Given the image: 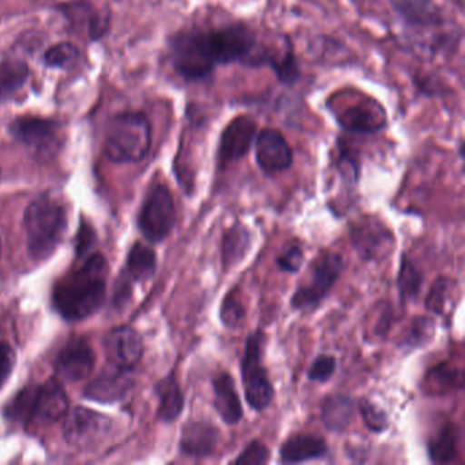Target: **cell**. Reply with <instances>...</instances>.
Returning <instances> with one entry per match:
<instances>
[{
    "mask_svg": "<svg viewBox=\"0 0 465 465\" xmlns=\"http://www.w3.org/2000/svg\"><path fill=\"white\" fill-rule=\"evenodd\" d=\"M402 25L420 29H442L446 25L445 10L437 0H388Z\"/></svg>",
    "mask_w": 465,
    "mask_h": 465,
    "instance_id": "9a60e30c",
    "label": "cell"
},
{
    "mask_svg": "<svg viewBox=\"0 0 465 465\" xmlns=\"http://www.w3.org/2000/svg\"><path fill=\"white\" fill-rule=\"evenodd\" d=\"M351 243L363 261H380L391 254L394 236L377 217L367 216L351 225Z\"/></svg>",
    "mask_w": 465,
    "mask_h": 465,
    "instance_id": "7c38bea8",
    "label": "cell"
},
{
    "mask_svg": "<svg viewBox=\"0 0 465 465\" xmlns=\"http://www.w3.org/2000/svg\"><path fill=\"white\" fill-rule=\"evenodd\" d=\"M80 51L73 43H59L48 48L45 54V64L54 69H67L78 61Z\"/></svg>",
    "mask_w": 465,
    "mask_h": 465,
    "instance_id": "1f68e13d",
    "label": "cell"
},
{
    "mask_svg": "<svg viewBox=\"0 0 465 465\" xmlns=\"http://www.w3.org/2000/svg\"><path fill=\"white\" fill-rule=\"evenodd\" d=\"M94 242V233L92 231L91 225L84 224L81 227L80 233H78L77 252L78 257H83L84 254L91 250L92 243Z\"/></svg>",
    "mask_w": 465,
    "mask_h": 465,
    "instance_id": "f35d334b",
    "label": "cell"
},
{
    "mask_svg": "<svg viewBox=\"0 0 465 465\" xmlns=\"http://www.w3.org/2000/svg\"><path fill=\"white\" fill-rule=\"evenodd\" d=\"M290 37L282 35L280 48L260 42V35L246 21L219 26L194 25L181 29L168 42V59L184 83H205L219 66L241 64L244 69L268 67L273 72Z\"/></svg>",
    "mask_w": 465,
    "mask_h": 465,
    "instance_id": "6da1fadb",
    "label": "cell"
},
{
    "mask_svg": "<svg viewBox=\"0 0 465 465\" xmlns=\"http://www.w3.org/2000/svg\"><path fill=\"white\" fill-rule=\"evenodd\" d=\"M15 355L7 342L0 341V388L7 382L15 369Z\"/></svg>",
    "mask_w": 465,
    "mask_h": 465,
    "instance_id": "74e56055",
    "label": "cell"
},
{
    "mask_svg": "<svg viewBox=\"0 0 465 465\" xmlns=\"http://www.w3.org/2000/svg\"><path fill=\"white\" fill-rule=\"evenodd\" d=\"M268 339L261 329L252 331L244 342L241 361L244 397L252 410L262 412L273 402L274 386L263 364Z\"/></svg>",
    "mask_w": 465,
    "mask_h": 465,
    "instance_id": "8992f818",
    "label": "cell"
},
{
    "mask_svg": "<svg viewBox=\"0 0 465 465\" xmlns=\"http://www.w3.org/2000/svg\"><path fill=\"white\" fill-rule=\"evenodd\" d=\"M435 334V321L429 315H419L411 322L410 329L402 340L401 347L413 351L416 348L426 347Z\"/></svg>",
    "mask_w": 465,
    "mask_h": 465,
    "instance_id": "f546056e",
    "label": "cell"
},
{
    "mask_svg": "<svg viewBox=\"0 0 465 465\" xmlns=\"http://www.w3.org/2000/svg\"><path fill=\"white\" fill-rule=\"evenodd\" d=\"M10 134L42 159L55 156L64 145V126L53 119L20 116L10 124Z\"/></svg>",
    "mask_w": 465,
    "mask_h": 465,
    "instance_id": "ba28073f",
    "label": "cell"
},
{
    "mask_svg": "<svg viewBox=\"0 0 465 465\" xmlns=\"http://www.w3.org/2000/svg\"><path fill=\"white\" fill-rule=\"evenodd\" d=\"M29 67L25 62L10 59L0 64V103L9 102L25 85Z\"/></svg>",
    "mask_w": 465,
    "mask_h": 465,
    "instance_id": "d4e9b609",
    "label": "cell"
},
{
    "mask_svg": "<svg viewBox=\"0 0 465 465\" xmlns=\"http://www.w3.org/2000/svg\"><path fill=\"white\" fill-rule=\"evenodd\" d=\"M431 378H434V381H438V382H440V389L453 388L457 380L456 371L448 369V367H445V369H442V367H437V369L432 371Z\"/></svg>",
    "mask_w": 465,
    "mask_h": 465,
    "instance_id": "ab89813d",
    "label": "cell"
},
{
    "mask_svg": "<svg viewBox=\"0 0 465 465\" xmlns=\"http://www.w3.org/2000/svg\"><path fill=\"white\" fill-rule=\"evenodd\" d=\"M356 410L358 402L350 394H329L321 404V420L328 431L341 434L352 424Z\"/></svg>",
    "mask_w": 465,
    "mask_h": 465,
    "instance_id": "7402d4cb",
    "label": "cell"
},
{
    "mask_svg": "<svg viewBox=\"0 0 465 465\" xmlns=\"http://www.w3.org/2000/svg\"><path fill=\"white\" fill-rule=\"evenodd\" d=\"M254 156L263 173H284L293 164V151L280 130L268 127L258 133L254 141Z\"/></svg>",
    "mask_w": 465,
    "mask_h": 465,
    "instance_id": "5bb4252c",
    "label": "cell"
},
{
    "mask_svg": "<svg viewBox=\"0 0 465 465\" xmlns=\"http://www.w3.org/2000/svg\"><path fill=\"white\" fill-rule=\"evenodd\" d=\"M430 460L435 464L453 462L459 454V434L456 426L445 424L435 437L429 440Z\"/></svg>",
    "mask_w": 465,
    "mask_h": 465,
    "instance_id": "83f0119b",
    "label": "cell"
},
{
    "mask_svg": "<svg viewBox=\"0 0 465 465\" xmlns=\"http://www.w3.org/2000/svg\"><path fill=\"white\" fill-rule=\"evenodd\" d=\"M104 348L111 364L122 369H132L143 358V339L129 326L113 329L105 337Z\"/></svg>",
    "mask_w": 465,
    "mask_h": 465,
    "instance_id": "ac0fdd59",
    "label": "cell"
},
{
    "mask_svg": "<svg viewBox=\"0 0 465 465\" xmlns=\"http://www.w3.org/2000/svg\"><path fill=\"white\" fill-rule=\"evenodd\" d=\"M107 272V260L102 254L89 255L80 268L70 272L54 291L59 314L69 321L85 320L94 314L104 302Z\"/></svg>",
    "mask_w": 465,
    "mask_h": 465,
    "instance_id": "7a4b0ae2",
    "label": "cell"
},
{
    "mask_svg": "<svg viewBox=\"0 0 465 465\" xmlns=\"http://www.w3.org/2000/svg\"><path fill=\"white\" fill-rule=\"evenodd\" d=\"M271 459V450L265 443L254 440L244 446L243 450L233 460L232 464L236 465H262Z\"/></svg>",
    "mask_w": 465,
    "mask_h": 465,
    "instance_id": "836d02e7",
    "label": "cell"
},
{
    "mask_svg": "<svg viewBox=\"0 0 465 465\" xmlns=\"http://www.w3.org/2000/svg\"><path fill=\"white\" fill-rule=\"evenodd\" d=\"M423 274L416 265L415 261L408 254L401 255L399 274H397V288H399L400 301L402 304L413 303L419 298Z\"/></svg>",
    "mask_w": 465,
    "mask_h": 465,
    "instance_id": "484cf974",
    "label": "cell"
},
{
    "mask_svg": "<svg viewBox=\"0 0 465 465\" xmlns=\"http://www.w3.org/2000/svg\"><path fill=\"white\" fill-rule=\"evenodd\" d=\"M66 227V211L61 203L45 195L31 203L24 216V228L32 257H50L61 243Z\"/></svg>",
    "mask_w": 465,
    "mask_h": 465,
    "instance_id": "5b68a950",
    "label": "cell"
},
{
    "mask_svg": "<svg viewBox=\"0 0 465 465\" xmlns=\"http://www.w3.org/2000/svg\"><path fill=\"white\" fill-rule=\"evenodd\" d=\"M246 320V309L241 299L236 296V292H230L223 299L222 307H220V321L223 325L228 329H238L243 325Z\"/></svg>",
    "mask_w": 465,
    "mask_h": 465,
    "instance_id": "4dcf8cb0",
    "label": "cell"
},
{
    "mask_svg": "<svg viewBox=\"0 0 465 465\" xmlns=\"http://www.w3.org/2000/svg\"><path fill=\"white\" fill-rule=\"evenodd\" d=\"M334 121L342 132L350 134H377L388 126V113L374 97L359 96L345 107H333Z\"/></svg>",
    "mask_w": 465,
    "mask_h": 465,
    "instance_id": "30bf717a",
    "label": "cell"
},
{
    "mask_svg": "<svg viewBox=\"0 0 465 465\" xmlns=\"http://www.w3.org/2000/svg\"><path fill=\"white\" fill-rule=\"evenodd\" d=\"M328 453V443L322 437L303 432L288 437L279 450L282 464H301L310 460H320Z\"/></svg>",
    "mask_w": 465,
    "mask_h": 465,
    "instance_id": "44dd1931",
    "label": "cell"
},
{
    "mask_svg": "<svg viewBox=\"0 0 465 465\" xmlns=\"http://www.w3.org/2000/svg\"><path fill=\"white\" fill-rule=\"evenodd\" d=\"M258 134V124L254 118L239 115L233 118L223 130L217 148V167L219 170L232 165L243 159L252 151Z\"/></svg>",
    "mask_w": 465,
    "mask_h": 465,
    "instance_id": "8fae6325",
    "label": "cell"
},
{
    "mask_svg": "<svg viewBox=\"0 0 465 465\" xmlns=\"http://www.w3.org/2000/svg\"><path fill=\"white\" fill-rule=\"evenodd\" d=\"M69 408V399L64 386L55 380L42 385L23 389L7 404V418L25 426L50 424L64 418Z\"/></svg>",
    "mask_w": 465,
    "mask_h": 465,
    "instance_id": "3957f363",
    "label": "cell"
},
{
    "mask_svg": "<svg viewBox=\"0 0 465 465\" xmlns=\"http://www.w3.org/2000/svg\"><path fill=\"white\" fill-rule=\"evenodd\" d=\"M336 364L337 361L334 356H317L310 366L309 371H307V378L312 382H328L336 371Z\"/></svg>",
    "mask_w": 465,
    "mask_h": 465,
    "instance_id": "e575fe53",
    "label": "cell"
},
{
    "mask_svg": "<svg viewBox=\"0 0 465 465\" xmlns=\"http://www.w3.org/2000/svg\"><path fill=\"white\" fill-rule=\"evenodd\" d=\"M222 434L211 421L190 420L182 429L179 450L193 459H209L219 449Z\"/></svg>",
    "mask_w": 465,
    "mask_h": 465,
    "instance_id": "e0dca14e",
    "label": "cell"
},
{
    "mask_svg": "<svg viewBox=\"0 0 465 465\" xmlns=\"http://www.w3.org/2000/svg\"><path fill=\"white\" fill-rule=\"evenodd\" d=\"M456 280L448 276H440L435 280L434 284L427 293L424 306L427 312L445 317L454 306V293H456Z\"/></svg>",
    "mask_w": 465,
    "mask_h": 465,
    "instance_id": "4316f807",
    "label": "cell"
},
{
    "mask_svg": "<svg viewBox=\"0 0 465 465\" xmlns=\"http://www.w3.org/2000/svg\"><path fill=\"white\" fill-rule=\"evenodd\" d=\"M344 260L336 252H321L310 265L306 282L299 285L291 298L293 310H310L331 292L344 271Z\"/></svg>",
    "mask_w": 465,
    "mask_h": 465,
    "instance_id": "52a82bcc",
    "label": "cell"
},
{
    "mask_svg": "<svg viewBox=\"0 0 465 465\" xmlns=\"http://www.w3.org/2000/svg\"><path fill=\"white\" fill-rule=\"evenodd\" d=\"M94 361L96 358L91 344L85 339L75 337L56 356V374L70 382L85 380L94 370Z\"/></svg>",
    "mask_w": 465,
    "mask_h": 465,
    "instance_id": "2e32d148",
    "label": "cell"
},
{
    "mask_svg": "<svg viewBox=\"0 0 465 465\" xmlns=\"http://www.w3.org/2000/svg\"><path fill=\"white\" fill-rule=\"evenodd\" d=\"M152 146V124L143 113H124L111 118L105 130V156L119 164L140 163Z\"/></svg>",
    "mask_w": 465,
    "mask_h": 465,
    "instance_id": "277c9868",
    "label": "cell"
},
{
    "mask_svg": "<svg viewBox=\"0 0 465 465\" xmlns=\"http://www.w3.org/2000/svg\"><path fill=\"white\" fill-rule=\"evenodd\" d=\"M337 167H339L340 173L345 181H350L351 183H356L359 179V173H361V165L356 162V159L350 156L347 151L340 149L339 162H337Z\"/></svg>",
    "mask_w": 465,
    "mask_h": 465,
    "instance_id": "8d00e7d4",
    "label": "cell"
},
{
    "mask_svg": "<svg viewBox=\"0 0 465 465\" xmlns=\"http://www.w3.org/2000/svg\"><path fill=\"white\" fill-rule=\"evenodd\" d=\"M358 411L359 413H361L364 426H366L370 431L375 432V434H381V432L388 429L389 420L385 411L381 410L378 405L370 401L369 399H363L358 402Z\"/></svg>",
    "mask_w": 465,
    "mask_h": 465,
    "instance_id": "d6a6232c",
    "label": "cell"
},
{
    "mask_svg": "<svg viewBox=\"0 0 465 465\" xmlns=\"http://www.w3.org/2000/svg\"><path fill=\"white\" fill-rule=\"evenodd\" d=\"M213 407L222 420L228 426H235L243 418V405L236 391L235 380L228 371L220 372L212 380Z\"/></svg>",
    "mask_w": 465,
    "mask_h": 465,
    "instance_id": "ffe728a7",
    "label": "cell"
},
{
    "mask_svg": "<svg viewBox=\"0 0 465 465\" xmlns=\"http://www.w3.org/2000/svg\"><path fill=\"white\" fill-rule=\"evenodd\" d=\"M64 416V438L75 448L86 449L96 445L110 431V419L88 408H74Z\"/></svg>",
    "mask_w": 465,
    "mask_h": 465,
    "instance_id": "4fadbf2b",
    "label": "cell"
},
{
    "mask_svg": "<svg viewBox=\"0 0 465 465\" xmlns=\"http://www.w3.org/2000/svg\"><path fill=\"white\" fill-rule=\"evenodd\" d=\"M157 397H159V419L165 423H173L184 410L183 391H182L181 383L173 375H168L164 380L157 382L154 386Z\"/></svg>",
    "mask_w": 465,
    "mask_h": 465,
    "instance_id": "cb8c5ba5",
    "label": "cell"
},
{
    "mask_svg": "<svg viewBox=\"0 0 465 465\" xmlns=\"http://www.w3.org/2000/svg\"><path fill=\"white\" fill-rule=\"evenodd\" d=\"M304 252L299 246H291L276 258L277 268L285 273H298L303 265Z\"/></svg>",
    "mask_w": 465,
    "mask_h": 465,
    "instance_id": "d590c367",
    "label": "cell"
},
{
    "mask_svg": "<svg viewBox=\"0 0 465 465\" xmlns=\"http://www.w3.org/2000/svg\"><path fill=\"white\" fill-rule=\"evenodd\" d=\"M176 208L175 201L170 189L165 184H156L152 187L141 209V232L152 243L164 241L175 227Z\"/></svg>",
    "mask_w": 465,
    "mask_h": 465,
    "instance_id": "9c48e42d",
    "label": "cell"
},
{
    "mask_svg": "<svg viewBox=\"0 0 465 465\" xmlns=\"http://www.w3.org/2000/svg\"><path fill=\"white\" fill-rule=\"evenodd\" d=\"M132 388L129 370L111 366L86 386L85 396L97 402H116L124 399Z\"/></svg>",
    "mask_w": 465,
    "mask_h": 465,
    "instance_id": "d6986e66",
    "label": "cell"
},
{
    "mask_svg": "<svg viewBox=\"0 0 465 465\" xmlns=\"http://www.w3.org/2000/svg\"><path fill=\"white\" fill-rule=\"evenodd\" d=\"M156 252L143 243H135L127 257V274L135 282H148L156 273Z\"/></svg>",
    "mask_w": 465,
    "mask_h": 465,
    "instance_id": "f1b7e54d",
    "label": "cell"
},
{
    "mask_svg": "<svg viewBox=\"0 0 465 465\" xmlns=\"http://www.w3.org/2000/svg\"><path fill=\"white\" fill-rule=\"evenodd\" d=\"M252 247V233L246 225L235 223L223 233L222 262L225 272L241 263Z\"/></svg>",
    "mask_w": 465,
    "mask_h": 465,
    "instance_id": "603a6c76",
    "label": "cell"
}]
</instances>
